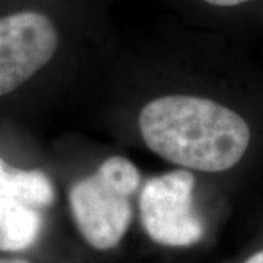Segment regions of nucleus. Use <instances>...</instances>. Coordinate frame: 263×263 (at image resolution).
I'll list each match as a JSON object with an SVG mask.
<instances>
[{"label":"nucleus","instance_id":"nucleus-1","mask_svg":"<svg viewBox=\"0 0 263 263\" xmlns=\"http://www.w3.org/2000/svg\"><path fill=\"white\" fill-rule=\"evenodd\" d=\"M142 139L154 154L186 170L233 168L250 145V127L234 110L209 98L171 94L139 114Z\"/></svg>","mask_w":263,"mask_h":263},{"label":"nucleus","instance_id":"nucleus-2","mask_svg":"<svg viewBox=\"0 0 263 263\" xmlns=\"http://www.w3.org/2000/svg\"><path fill=\"white\" fill-rule=\"evenodd\" d=\"M139 186L138 167L124 157H110L70 187L72 219L86 245L110 252L122 243L133 219L130 197Z\"/></svg>","mask_w":263,"mask_h":263},{"label":"nucleus","instance_id":"nucleus-3","mask_svg":"<svg viewBox=\"0 0 263 263\" xmlns=\"http://www.w3.org/2000/svg\"><path fill=\"white\" fill-rule=\"evenodd\" d=\"M195 176L176 170L149 179L139 195L143 231L164 247H190L205 235V226L193 208Z\"/></svg>","mask_w":263,"mask_h":263},{"label":"nucleus","instance_id":"nucleus-4","mask_svg":"<svg viewBox=\"0 0 263 263\" xmlns=\"http://www.w3.org/2000/svg\"><path fill=\"white\" fill-rule=\"evenodd\" d=\"M59 32L37 10L0 18V97L18 89L54 57Z\"/></svg>","mask_w":263,"mask_h":263},{"label":"nucleus","instance_id":"nucleus-5","mask_svg":"<svg viewBox=\"0 0 263 263\" xmlns=\"http://www.w3.org/2000/svg\"><path fill=\"white\" fill-rule=\"evenodd\" d=\"M37 208L0 197V252L19 253L35 245L43 231Z\"/></svg>","mask_w":263,"mask_h":263},{"label":"nucleus","instance_id":"nucleus-6","mask_svg":"<svg viewBox=\"0 0 263 263\" xmlns=\"http://www.w3.org/2000/svg\"><path fill=\"white\" fill-rule=\"evenodd\" d=\"M0 197L40 209L53 205L56 190L46 173L40 170L12 168L0 157Z\"/></svg>","mask_w":263,"mask_h":263},{"label":"nucleus","instance_id":"nucleus-7","mask_svg":"<svg viewBox=\"0 0 263 263\" xmlns=\"http://www.w3.org/2000/svg\"><path fill=\"white\" fill-rule=\"evenodd\" d=\"M202 2H205L211 6H216V8H235V6H241L254 0H202Z\"/></svg>","mask_w":263,"mask_h":263},{"label":"nucleus","instance_id":"nucleus-8","mask_svg":"<svg viewBox=\"0 0 263 263\" xmlns=\"http://www.w3.org/2000/svg\"><path fill=\"white\" fill-rule=\"evenodd\" d=\"M0 263H34L25 259V257H18V256H0Z\"/></svg>","mask_w":263,"mask_h":263},{"label":"nucleus","instance_id":"nucleus-9","mask_svg":"<svg viewBox=\"0 0 263 263\" xmlns=\"http://www.w3.org/2000/svg\"><path fill=\"white\" fill-rule=\"evenodd\" d=\"M243 263H263V249L253 253L252 256H249Z\"/></svg>","mask_w":263,"mask_h":263}]
</instances>
